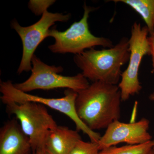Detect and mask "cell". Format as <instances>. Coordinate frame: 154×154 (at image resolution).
<instances>
[{
	"instance_id": "cell-1",
	"label": "cell",
	"mask_w": 154,
	"mask_h": 154,
	"mask_svg": "<svg viewBox=\"0 0 154 154\" xmlns=\"http://www.w3.org/2000/svg\"><path fill=\"white\" fill-rule=\"evenodd\" d=\"M121 101L118 85L95 82L78 93L75 107L80 120L95 131L119 120Z\"/></svg>"
},
{
	"instance_id": "cell-2",
	"label": "cell",
	"mask_w": 154,
	"mask_h": 154,
	"mask_svg": "<svg viewBox=\"0 0 154 154\" xmlns=\"http://www.w3.org/2000/svg\"><path fill=\"white\" fill-rule=\"evenodd\" d=\"M129 57V38L123 37L110 48H92L75 55L74 61L87 79L117 85L122 67L128 62Z\"/></svg>"
},
{
	"instance_id": "cell-3",
	"label": "cell",
	"mask_w": 154,
	"mask_h": 154,
	"mask_svg": "<svg viewBox=\"0 0 154 154\" xmlns=\"http://www.w3.org/2000/svg\"><path fill=\"white\" fill-rule=\"evenodd\" d=\"M2 102L6 105L7 113L15 116L20 122L22 131L30 140L32 152L45 150L48 133L57 126L46 106L34 102Z\"/></svg>"
},
{
	"instance_id": "cell-4",
	"label": "cell",
	"mask_w": 154,
	"mask_h": 154,
	"mask_svg": "<svg viewBox=\"0 0 154 154\" xmlns=\"http://www.w3.org/2000/svg\"><path fill=\"white\" fill-rule=\"evenodd\" d=\"M84 12L82 19L74 22L64 31H59L56 28L50 30L48 37L55 39L54 44L48 46L51 52L57 54H80L87 49L100 46L105 48L113 47V42L105 37L93 35L89 29V15L96 8L84 3Z\"/></svg>"
},
{
	"instance_id": "cell-5",
	"label": "cell",
	"mask_w": 154,
	"mask_h": 154,
	"mask_svg": "<svg viewBox=\"0 0 154 154\" xmlns=\"http://www.w3.org/2000/svg\"><path fill=\"white\" fill-rule=\"evenodd\" d=\"M0 92L2 94L1 97L2 102L11 101L17 103L25 102L40 103L68 116L74 122L76 130L82 131L87 134L90 138L91 141L98 143L101 137L99 133L89 129L80 120L75 107L78 93L72 90H67L65 93V96L62 98H44L17 90L11 81H8L1 82Z\"/></svg>"
},
{
	"instance_id": "cell-6",
	"label": "cell",
	"mask_w": 154,
	"mask_h": 154,
	"mask_svg": "<svg viewBox=\"0 0 154 154\" xmlns=\"http://www.w3.org/2000/svg\"><path fill=\"white\" fill-rule=\"evenodd\" d=\"M31 75L25 82L14 84L17 90L28 93L36 90H50L68 88L79 93L88 88L90 84L82 74L73 76L60 74L63 70L61 66H49L34 54L32 57Z\"/></svg>"
},
{
	"instance_id": "cell-7",
	"label": "cell",
	"mask_w": 154,
	"mask_h": 154,
	"mask_svg": "<svg viewBox=\"0 0 154 154\" xmlns=\"http://www.w3.org/2000/svg\"><path fill=\"white\" fill-rule=\"evenodd\" d=\"M129 38L130 57L128 65L122 72L118 86L121 92L122 101L125 102L131 96L138 94L142 89L139 79L141 63L145 56L150 55L146 26L135 22L131 26Z\"/></svg>"
},
{
	"instance_id": "cell-8",
	"label": "cell",
	"mask_w": 154,
	"mask_h": 154,
	"mask_svg": "<svg viewBox=\"0 0 154 154\" xmlns=\"http://www.w3.org/2000/svg\"><path fill=\"white\" fill-rule=\"evenodd\" d=\"M70 17V14L51 13L46 10L38 22L28 27H22L16 20L12 21V28L19 34L23 46L22 58L17 70L18 74L31 70V61L34 52L45 38L48 37L50 27L57 22H67Z\"/></svg>"
},
{
	"instance_id": "cell-9",
	"label": "cell",
	"mask_w": 154,
	"mask_h": 154,
	"mask_svg": "<svg viewBox=\"0 0 154 154\" xmlns=\"http://www.w3.org/2000/svg\"><path fill=\"white\" fill-rule=\"evenodd\" d=\"M149 124V121L145 118L130 123L119 120L113 122L106 128L105 133L97 143L99 150L121 143L139 144L152 140L151 135L148 131Z\"/></svg>"
},
{
	"instance_id": "cell-10",
	"label": "cell",
	"mask_w": 154,
	"mask_h": 154,
	"mask_svg": "<svg viewBox=\"0 0 154 154\" xmlns=\"http://www.w3.org/2000/svg\"><path fill=\"white\" fill-rule=\"evenodd\" d=\"M30 140L16 117L5 122L0 129V154H31Z\"/></svg>"
},
{
	"instance_id": "cell-11",
	"label": "cell",
	"mask_w": 154,
	"mask_h": 154,
	"mask_svg": "<svg viewBox=\"0 0 154 154\" xmlns=\"http://www.w3.org/2000/svg\"><path fill=\"white\" fill-rule=\"evenodd\" d=\"M81 140L78 131L57 125L48 133L45 140V150L50 154H69Z\"/></svg>"
},
{
	"instance_id": "cell-12",
	"label": "cell",
	"mask_w": 154,
	"mask_h": 154,
	"mask_svg": "<svg viewBox=\"0 0 154 154\" xmlns=\"http://www.w3.org/2000/svg\"><path fill=\"white\" fill-rule=\"evenodd\" d=\"M115 3L121 2L127 5L141 17L149 32L154 29V0H113Z\"/></svg>"
},
{
	"instance_id": "cell-13",
	"label": "cell",
	"mask_w": 154,
	"mask_h": 154,
	"mask_svg": "<svg viewBox=\"0 0 154 154\" xmlns=\"http://www.w3.org/2000/svg\"><path fill=\"white\" fill-rule=\"evenodd\" d=\"M154 147V140H152L139 144L112 146L100 151V154H149Z\"/></svg>"
},
{
	"instance_id": "cell-14",
	"label": "cell",
	"mask_w": 154,
	"mask_h": 154,
	"mask_svg": "<svg viewBox=\"0 0 154 154\" xmlns=\"http://www.w3.org/2000/svg\"><path fill=\"white\" fill-rule=\"evenodd\" d=\"M97 143L84 141L81 140L77 143L69 154H100Z\"/></svg>"
},
{
	"instance_id": "cell-15",
	"label": "cell",
	"mask_w": 154,
	"mask_h": 154,
	"mask_svg": "<svg viewBox=\"0 0 154 154\" xmlns=\"http://www.w3.org/2000/svg\"><path fill=\"white\" fill-rule=\"evenodd\" d=\"M148 40L150 48V55L152 56V72L154 73V31L149 34L148 36Z\"/></svg>"
},
{
	"instance_id": "cell-16",
	"label": "cell",
	"mask_w": 154,
	"mask_h": 154,
	"mask_svg": "<svg viewBox=\"0 0 154 154\" xmlns=\"http://www.w3.org/2000/svg\"><path fill=\"white\" fill-rule=\"evenodd\" d=\"M32 154H45V150H38L33 152Z\"/></svg>"
},
{
	"instance_id": "cell-17",
	"label": "cell",
	"mask_w": 154,
	"mask_h": 154,
	"mask_svg": "<svg viewBox=\"0 0 154 154\" xmlns=\"http://www.w3.org/2000/svg\"><path fill=\"white\" fill-rule=\"evenodd\" d=\"M149 99L150 100L154 102V91L149 95Z\"/></svg>"
},
{
	"instance_id": "cell-18",
	"label": "cell",
	"mask_w": 154,
	"mask_h": 154,
	"mask_svg": "<svg viewBox=\"0 0 154 154\" xmlns=\"http://www.w3.org/2000/svg\"><path fill=\"white\" fill-rule=\"evenodd\" d=\"M149 154H154V152L153 150V149L152 150V151L150 152Z\"/></svg>"
},
{
	"instance_id": "cell-19",
	"label": "cell",
	"mask_w": 154,
	"mask_h": 154,
	"mask_svg": "<svg viewBox=\"0 0 154 154\" xmlns=\"http://www.w3.org/2000/svg\"><path fill=\"white\" fill-rule=\"evenodd\" d=\"M45 154H50L48 152H47L45 151Z\"/></svg>"
},
{
	"instance_id": "cell-20",
	"label": "cell",
	"mask_w": 154,
	"mask_h": 154,
	"mask_svg": "<svg viewBox=\"0 0 154 154\" xmlns=\"http://www.w3.org/2000/svg\"><path fill=\"white\" fill-rule=\"evenodd\" d=\"M153 150H154V148H153Z\"/></svg>"
},
{
	"instance_id": "cell-21",
	"label": "cell",
	"mask_w": 154,
	"mask_h": 154,
	"mask_svg": "<svg viewBox=\"0 0 154 154\" xmlns=\"http://www.w3.org/2000/svg\"><path fill=\"white\" fill-rule=\"evenodd\" d=\"M154 31H153V32H154Z\"/></svg>"
}]
</instances>
